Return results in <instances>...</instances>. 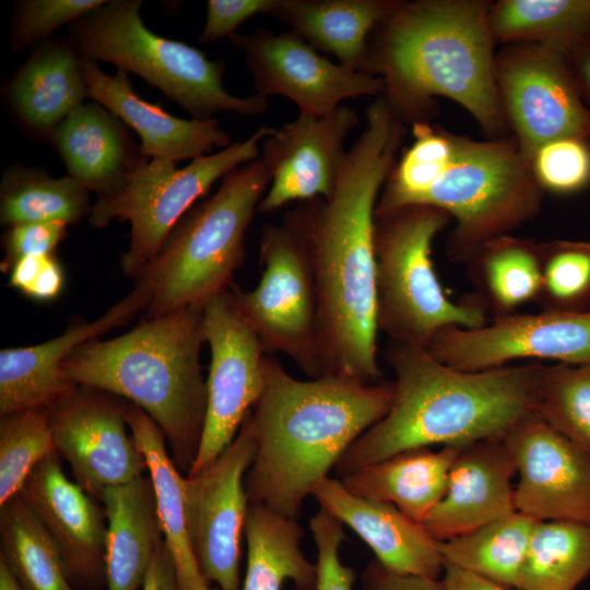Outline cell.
I'll return each instance as SVG.
<instances>
[{"instance_id":"cell-1","label":"cell","mask_w":590,"mask_h":590,"mask_svg":"<svg viewBox=\"0 0 590 590\" xmlns=\"http://www.w3.org/2000/svg\"><path fill=\"white\" fill-rule=\"evenodd\" d=\"M382 97L346 151L332 194L292 210L315 275L323 375L378 382L375 210L408 133Z\"/></svg>"},{"instance_id":"cell-2","label":"cell","mask_w":590,"mask_h":590,"mask_svg":"<svg viewBox=\"0 0 590 590\" xmlns=\"http://www.w3.org/2000/svg\"><path fill=\"white\" fill-rule=\"evenodd\" d=\"M492 2L398 0L374 30L362 71L382 79L381 96L404 122L430 121L436 98L446 97L487 140L511 137L496 82Z\"/></svg>"},{"instance_id":"cell-3","label":"cell","mask_w":590,"mask_h":590,"mask_svg":"<svg viewBox=\"0 0 590 590\" xmlns=\"http://www.w3.org/2000/svg\"><path fill=\"white\" fill-rule=\"evenodd\" d=\"M386 357L394 374L392 404L339 459V479L406 450L504 438L536 411L545 369L539 362L469 371L426 347L392 341Z\"/></svg>"},{"instance_id":"cell-4","label":"cell","mask_w":590,"mask_h":590,"mask_svg":"<svg viewBox=\"0 0 590 590\" xmlns=\"http://www.w3.org/2000/svg\"><path fill=\"white\" fill-rule=\"evenodd\" d=\"M264 371L249 414L257 449L245 488L250 504L297 520L346 449L387 414L394 386L332 375L300 380L269 355Z\"/></svg>"},{"instance_id":"cell-5","label":"cell","mask_w":590,"mask_h":590,"mask_svg":"<svg viewBox=\"0 0 590 590\" xmlns=\"http://www.w3.org/2000/svg\"><path fill=\"white\" fill-rule=\"evenodd\" d=\"M410 127L413 142L390 170L375 214L410 204L444 210L455 221L446 255L467 264L541 211L544 191L512 137L475 140L430 121Z\"/></svg>"},{"instance_id":"cell-6","label":"cell","mask_w":590,"mask_h":590,"mask_svg":"<svg viewBox=\"0 0 590 590\" xmlns=\"http://www.w3.org/2000/svg\"><path fill=\"white\" fill-rule=\"evenodd\" d=\"M202 308L143 319L109 340L78 346L63 362L75 385L125 398L160 427L175 464L191 470L204 426L208 391L200 365Z\"/></svg>"},{"instance_id":"cell-7","label":"cell","mask_w":590,"mask_h":590,"mask_svg":"<svg viewBox=\"0 0 590 590\" xmlns=\"http://www.w3.org/2000/svg\"><path fill=\"white\" fill-rule=\"evenodd\" d=\"M270 181L263 161H251L227 173L211 197L177 222L135 279L146 299L144 319L202 308L229 290L245 259L246 231Z\"/></svg>"},{"instance_id":"cell-8","label":"cell","mask_w":590,"mask_h":590,"mask_svg":"<svg viewBox=\"0 0 590 590\" xmlns=\"http://www.w3.org/2000/svg\"><path fill=\"white\" fill-rule=\"evenodd\" d=\"M140 0H110L68 25L69 43L82 59L113 63L158 88L194 119L217 113L256 116L268 97L232 95L224 87L225 64L200 49L153 33L142 21Z\"/></svg>"},{"instance_id":"cell-9","label":"cell","mask_w":590,"mask_h":590,"mask_svg":"<svg viewBox=\"0 0 590 590\" xmlns=\"http://www.w3.org/2000/svg\"><path fill=\"white\" fill-rule=\"evenodd\" d=\"M451 221L425 204L375 214L377 326L392 342L427 347L445 328L488 321L480 298L451 300L435 271L433 240Z\"/></svg>"},{"instance_id":"cell-10","label":"cell","mask_w":590,"mask_h":590,"mask_svg":"<svg viewBox=\"0 0 590 590\" xmlns=\"http://www.w3.org/2000/svg\"><path fill=\"white\" fill-rule=\"evenodd\" d=\"M274 129L263 125L246 140L181 168L142 155L118 192L97 197L88 214L93 227H106L114 220L130 222V243L120 258L123 274L137 279L194 202L227 173L259 158L260 142Z\"/></svg>"},{"instance_id":"cell-11","label":"cell","mask_w":590,"mask_h":590,"mask_svg":"<svg viewBox=\"0 0 590 590\" xmlns=\"http://www.w3.org/2000/svg\"><path fill=\"white\" fill-rule=\"evenodd\" d=\"M259 261L262 274L252 290L229 287L240 311L267 353H283L310 378L321 377L315 275L292 210L280 223L263 226Z\"/></svg>"},{"instance_id":"cell-12","label":"cell","mask_w":590,"mask_h":590,"mask_svg":"<svg viewBox=\"0 0 590 590\" xmlns=\"http://www.w3.org/2000/svg\"><path fill=\"white\" fill-rule=\"evenodd\" d=\"M495 73L511 137L528 164L552 140L590 141V111L560 48L504 45L496 51Z\"/></svg>"},{"instance_id":"cell-13","label":"cell","mask_w":590,"mask_h":590,"mask_svg":"<svg viewBox=\"0 0 590 590\" xmlns=\"http://www.w3.org/2000/svg\"><path fill=\"white\" fill-rule=\"evenodd\" d=\"M246 415L234 440L200 472L184 480V509L199 569L219 590H240L239 560L249 499L245 477L256 456Z\"/></svg>"},{"instance_id":"cell-14","label":"cell","mask_w":590,"mask_h":590,"mask_svg":"<svg viewBox=\"0 0 590 590\" xmlns=\"http://www.w3.org/2000/svg\"><path fill=\"white\" fill-rule=\"evenodd\" d=\"M202 334L211 352L208 403L199 450L188 475L211 464L234 440L266 384L268 353L231 290L202 307Z\"/></svg>"},{"instance_id":"cell-15","label":"cell","mask_w":590,"mask_h":590,"mask_svg":"<svg viewBox=\"0 0 590 590\" xmlns=\"http://www.w3.org/2000/svg\"><path fill=\"white\" fill-rule=\"evenodd\" d=\"M426 349L439 362L469 371L520 359L577 364L590 359V311L514 312L477 328L448 327Z\"/></svg>"},{"instance_id":"cell-16","label":"cell","mask_w":590,"mask_h":590,"mask_svg":"<svg viewBox=\"0 0 590 590\" xmlns=\"http://www.w3.org/2000/svg\"><path fill=\"white\" fill-rule=\"evenodd\" d=\"M229 39L244 54L256 93L287 97L299 114L324 116L349 98L384 94L381 78L332 62L291 30L256 28Z\"/></svg>"},{"instance_id":"cell-17","label":"cell","mask_w":590,"mask_h":590,"mask_svg":"<svg viewBox=\"0 0 590 590\" xmlns=\"http://www.w3.org/2000/svg\"><path fill=\"white\" fill-rule=\"evenodd\" d=\"M114 397L76 385L46 408L56 452L68 462L75 482L97 498L105 488L129 483L148 471L128 433V403Z\"/></svg>"},{"instance_id":"cell-18","label":"cell","mask_w":590,"mask_h":590,"mask_svg":"<svg viewBox=\"0 0 590 590\" xmlns=\"http://www.w3.org/2000/svg\"><path fill=\"white\" fill-rule=\"evenodd\" d=\"M519 481L516 510L538 521L590 524V456L535 411L503 438Z\"/></svg>"},{"instance_id":"cell-19","label":"cell","mask_w":590,"mask_h":590,"mask_svg":"<svg viewBox=\"0 0 590 590\" xmlns=\"http://www.w3.org/2000/svg\"><path fill=\"white\" fill-rule=\"evenodd\" d=\"M357 111L342 104L324 116L299 114L261 144L270 186L257 212L271 214L293 202L329 198L346 154L344 141L358 125Z\"/></svg>"},{"instance_id":"cell-20","label":"cell","mask_w":590,"mask_h":590,"mask_svg":"<svg viewBox=\"0 0 590 590\" xmlns=\"http://www.w3.org/2000/svg\"><path fill=\"white\" fill-rule=\"evenodd\" d=\"M20 495L56 543L72 587L102 590L105 587V511L64 474L56 450L35 467Z\"/></svg>"},{"instance_id":"cell-21","label":"cell","mask_w":590,"mask_h":590,"mask_svg":"<svg viewBox=\"0 0 590 590\" xmlns=\"http://www.w3.org/2000/svg\"><path fill=\"white\" fill-rule=\"evenodd\" d=\"M146 304L133 290L101 317L76 322L62 334L44 343L2 349L0 352V415L31 408H48L76 385L63 373L66 358L81 344L98 339L127 323Z\"/></svg>"},{"instance_id":"cell-22","label":"cell","mask_w":590,"mask_h":590,"mask_svg":"<svg viewBox=\"0 0 590 590\" xmlns=\"http://www.w3.org/2000/svg\"><path fill=\"white\" fill-rule=\"evenodd\" d=\"M514 457L503 438L459 448L441 500L422 522L437 541L468 533L517 511Z\"/></svg>"},{"instance_id":"cell-23","label":"cell","mask_w":590,"mask_h":590,"mask_svg":"<svg viewBox=\"0 0 590 590\" xmlns=\"http://www.w3.org/2000/svg\"><path fill=\"white\" fill-rule=\"evenodd\" d=\"M81 60L90 98L137 132L141 141L140 153L144 157L177 163L209 155L214 148L231 145L228 134L216 119L173 116L160 104L140 97L126 70L117 69L109 75L97 62Z\"/></svg>"},{"instance_id":"cell-24","label":"cell","mask_w":590,"mask_h":590,"mask_svg":"<svg viewBox=\"0 0 590 590\" xmlns=\"http://www.w3.org/2000/svg\"><path fill=\"white\" fill-rule=\"evenodd\" d=\"M311 496L352 529L386 568L439 579L444 570L439 541L394 505L356 496L340 479L329 476L315 487Z\"/></svg>"},{"instance_id":"cell-25","label":"cell","mask_w":590,"mask_h":590,"mask_svg":"<svg viewBox=\"0 0 590 590\" xmlns=\"http://www.w3.org/2000/svg\"><path fill=\"white\" fill-rule=\"evenodd\" d=\"M69 176L97 197L118 192L140 160L123 122L96 102L73 109L50 132Z\"/></svg>"},{"instance_id":"cell-26","label":"cell","mask_w":590,"mask_h":590,"mask_svg":"<svg viewBox=\"0 0 590 590\" xmlns=\"http://www.w3.org/2000/svg\"><path fill=\"white\" fill-rule=\"evenodd\" d=\"M98 498L107 521L105 588L140 590L164 544L152 480L142 475L107 487Z\"/></svg>"},{"instance_id":"cell-27","label":"cell","mask_w":590,"mask_h":590,"mask_svg":"<svg viewBox=\"0 0 590 590\" xmlns=\"http://www.w3.org/2000/svg\"><path fill=\"white\" fill-rule=\"evenodd\" d=\"M459 448L406 450L340 480L352 494L390 503L422 523L445 495L449 470Z\"/></svg>"},{"instance_id":"cell-28","label":"cell","mask_w":590,"mask_h":590,"mask_svg":"<svg viewBox=\"0 0 590 590\" xmlns=\"http://www.w3.org/2000/svg\"><path fill=\"white\" fill-rule=\"evenodd\" d=\"M126 420L152 480L164 545L175 566L181 590H215L203 578L190 541L185 509L184 480L168 453L156 423L138 405L127 404Z\"/></svg>"},{"instance_id":"cell-29","label":"cell","mask_w":590,"mask_h":590,"mask_svg":"<svg viewBox=\"0 0 590 590\" xmlns=\"http://www.w3.org/2000/svg\"><path fill=\"white\" fill-rule=\"evenodd\" d=\"M8 97L26 126L50 134L60 121L90 98L81 57L69 42L45 44L16 72L9 85Z\"/></svg>"},{"instance_id":"cell-30","label":"cell","mask_w":590,"mask_h":590,"mask_svg":"<svg viewBox=\"0 0 590 590\" xmlns=\"http://www.w3.org/2000/svg\"><path fill=\"white\" fill-rule=\"evenodd\" d=\"M398 0H282L271 14L316 50L362 70L368 39Z\"/></svg>"},{"instance_id":"cell-31","label":"cell","mask_w":590,"mask_h":590,"mask_svg":"<svg viewBox=\"0 0 590 590\" xmlns=\"http://www.w3.org/2000/svg\"><path fill=\"white\" fill-rule=\"evenodd\" d=\"M303 536L297 520L249 504L245 526L247 566L240 590H282L287 580L296 590H315L316 564L300 550Z\"/></svg>"},{"instance_id":"cell-32","label":"cell","mask_w":590,"mask_h":590,"mask_svg":"<svg viewBox=\"0 0 590 590\" xmlns=\"http://www.w3.org/2000/svg\"><path fill=\"white\" fill-rule=\"evenodd\" d=\"M465 266L481 300L495 317L536 302L541 286L540 243L505 235L484 245Z\"/></svg>"},{"instance_id":"cell-33","label":"cell","mask_w":590,"mask_h":590,"mask_svg":"<svg viewBox=\"0 0 590 590\" xmlns=\"http://www.w3.org/2000/svg\"><path fill=\"white\" fill-rule=\"evenodd\" d=\"M536 522L515 511L468 533L439 542L444 565L463 568L517 590Z\"/></svg>"},{"instance_id":"cell-34","label":"cell","mask_w":590,"mask_h":590,"mask_svg":"<svg viewBox=\"0 0 590 590\" xmlns=\"http://www.w3.org/2000/svg\"><path fill=\"white\" fill-rule=\"evenodd\" d=\"M90 192L71 176L55 178L39 168L12 165L3 172L0 186L1 225L75 224L90 214Z\"/></svg>"},{"instance_id":"cell-35","label":"cell","mask_w":590,"mask_h":590,"mask_svg":"<svg viewBox=\"0 0 590 590\" xmlns=\"http://www.w3.org/2000/svg\"><path fill=\"white\" fill-rule=\"evenodd\" d=\"M0 557L22 590H74L56 543L21 495L0 507Z\"/></svg>"},{"instance_id":"cell-36","label":"cell","mask_w":590,"mask_h":590,"mask_svg":"<svg viewBox=\"0 0 590 590\" xmlns=\"http://www.w3.org/2000/svg\"><path fill=\"white\" fill-rule=\"evenodd\" d=\"M497 44L564 48L590 33V0H499L488 11Z\"/></svg>"},{"instance_id":"cell-37","label":"cell","mask_w":590,"mask_h":590,"mask_svg":"<svg viewBox=\"0 0 590 590\" xmlns=\"http://www.w3.org/2000/svg\"><path fill=\"white\" fill-rule=\"evenodd\" d=\"M590 574V524L538 521L517 590H576Z\"/></svg>"},{"instance_id":"cell-38","label":"cell","mask_w":590,"mask_h":590,"mask_svg":"<svg viewBox=\"0 0 590 590\" xmlns=\"http://www.w3.org/2000/svg\"><path fill=\"white\" fill-rule=\"evenodd\" d=\"M55 451L46 408H31L0 420V507L21 494L35 467Z\"/></svg>"},{"instance_id":"cell-39","label":"cell","mask_w":590,"mask_h":590,"mask_svg":"<svg viewBox=\"0 0 590 590\" xmlns=\"http://www.w3.org/2000/svg\"><path fill=\"white\" fill-rule=\"evenodd\" d=\"M536 412L590 456V359L545 365Z\"/></svg>"},{"instance_id":"cell-40","label":"cell","mask_w":590,"mask_h":590,"mask_svg":"<svg viewBox=\"0 0 590 590\" xmlns=\"http://www.w3.org/2000/svg\"><path fill=\"white\" fill-rule=\"evenodd\" d=\"M542 310L590 311V240L540 243Z\"/></svg>"},{"instance_id":"cell-41","label":"cell","mask_w":590,"mask_h":590,"mask_svg":"<svg viewBox=\"0 0 590 590\" xmlns=\"http://www.w3.org/2000/svg\"><path fill=\"white\" fill-rule=\"evenodd\" d=\"M529 166L543 191L573 194L590 184V141L560 138L540 146Z\"/></svg>"},{"instance_id":"cell-42","label":"cell","mask_w":590,"mask_h":590,"mask_svg":"<svg viewBox=\"0 0 590 590\" xmlns=\"http://www.w3.org/2000/svg\"><path fill=\"white\" fill-rule=\"evenodd\" d=\"M104 0H25L12 23L10 46L20 51L103 5Z\"/></svg>"},{"instance_id":"cell-43","label":"cell","mask_w":590,"mask_h":590,"mask_svg":"<svg viewBox=\"0 0 590 590\" xmlns=\"http://www.w3.org/2000/svg\"><path fill=\"white\" fill-rule=\"evenodd\" d=\"M309 529L317 547L315 590H353L356 573L340 558V546L346 540L344 524L320 507Z\"/></svg>"},{"instance_id":"cell-44","label":"cell","mask_w":590,"mask_h":590,"mask_svg":"<svg viewBox=\"0 0 590 590\" xmlns=\"http://www.w3.org/2000/svg\"><path fill=\"white\" fill-rule=\"evenodd\" d=\"M9 283L32 299L47 302L62 291L64 274L54 253L27 256L13 263Z\"/></svg>"},{"instance_id":"cell-45","label":"cell","mask_w":590,"mask_h":590,"mask_svg":"<svg viewBox=\"0 0 590 590\" xmlns=\"http://www.w3.org/2000/svg\"><path fill=\"white\" fill-rule=\"evenodd\" d=\"M68 224L63 222L27 223L10 227L4 236L3 271L27 256L54 253L64 238Z\"/></svg>"},{"instance_id":"cell-46","label":"cell","mask_w":590,"mask_h":590,"mask_svg":"<svg viewBox=\"0 0 590 590\" xmlns=\"http://www.w3.org/2000/svg\"><path fill=\"white\" fill-rule=\"evenodd\" d=\"M282 0H209L204 27L199 37L201 43H212L236 34L239 25L261 14H272Z\"/></svg>"},{"instance_id":"cell-47","label":"cell","mask_w":590,"mask_h":590,"mask_svg":"<svg viewBox=\"0 0 590 590\" xmlns=\"http://www.w3.org/2000/svg\"><path fill=\"white\" fill-rule=\"evenodd\" d=\"M362 590H444L440 579L399 574L386 568L375 557L361 573Z\"/></svg>"},{"instance_id":"cell-48","label":"cell","mask_w":590,"mask_h":590,"mask_svg":"<svg viewBox=\"0 0 590 590\" xmlns=\"http://www.w3.org/2000/svg\"><path fill=\"white\" fill-rule=\"evenodd\" d=\"M582 101L590 111V33L562 48Z\"/></svg>"},{"instance_id":"cell-49","label":"cell","mask_w":590,"mask_h":590,"mask_svg":"<svg viewBox=\"0 0 590 590\" xmlns=\"http://www.w3.org/2000/svg\"><path fill=\"white\" fill-rule=\"evenodd\" d=\"M141 590H181L172 557L164 544L154 555Z\"/></svg>"},{"instance_id":"cell-50","label":"cell","mask_w":590,"mask_h":590,"mask_svg":"<svg viewBox=\"0 0 590 590\" xmlns=\"http://www.w3.org/2000/svg\"><path fill=\"white\" fill-rule=\"evenodd\" d=\"M444 590H512L463 568L445 564L442 578Z\"/></svg>"},{"instance_id":"cell-51","label":"cell","mask_w":590,"mask_h":590,"mask_svg":"<svg viewBox=\"0 0 590 590\" xmlns=\"http://www.w3.org/2000/svg\"><path fill=\"white\" fill-rule=\"evenodd\" d=\"M0 590H22L9 570L5 562L0 557Z\"/></svg>"}]
</instances>
